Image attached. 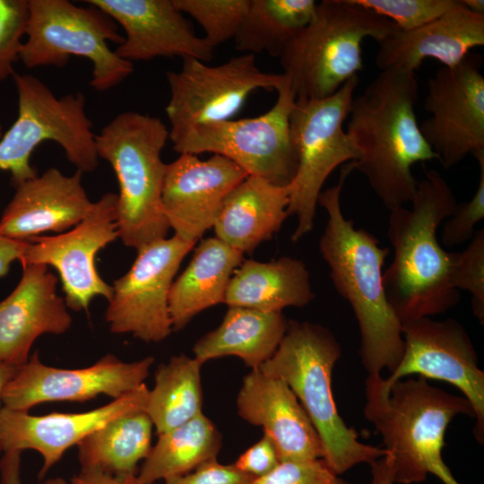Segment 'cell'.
Returning a JSON list of instances; mask_svg holds the SVG:
<instances>
[{
  "label": "cell",
  "instance_id": "47",
  "mask_svg": "<svg viewBox=\"0 0 484 484\" xmlns=\"http://www.w3.org/2000/svg\"><path fill=\"white\" fill-rule=\"evenodd\" d=\"M42 484H67L62 478L48 479Z\"/></svg>",
  "mask_w": 484,
  "mask_h": 484
},
{
  "label": "cell",
  "instance_id": "43",
  "mask_svg": "<svg viewBox=\"0 0 484 484\" xmlns=\"http://www.w3.org/2000/svg\"><path fill=\"white\" fill-rule=\"evenodd\" d=\"M21 451L4 452L0 460L1 484H22Z\"/></svg>",
  "mask_w": 484,
  "mask_h": 484
},
{
  "label": "cell",
  "instance_id": "36",
  "mask_svg": "<svg viewBox=\"0 0 484 484\" xmlns=\"http://www.w3.org/2000/svg\"><path fill=\"white\" fill-rule=\"evenodd\" d=\"M28 0H0V82L14 73L29 21Z\"/></svg>",
  "mask_w": 484,
  "mask_h": 484
},
{
  "label": "cell",
  "instance_id": "18",
  "mask_svg": "<svg viewBox=\"0 0 484 484\" xmlns=\"http://www.w3.org/2000/svg\"><path fill=\"white\" fill-rule=\"evenodd\" d=\"M248 174L219 154L208 160L182 153L167 164L161 205L169 228L180 238L196 243L213 227L225 197Z\"/></svg>",
  "mask_w": 484,
  "mask_h": 484
},
{
  "label": "cell",
  "instance_id": "45",
  "mask_svg": "<svg viewBox=\"0 0 484 484\" xmlns=\"http://www.w3.org/2000/svg\"><path fill=\"white\" fill-rule=\"evenodd\" d=\"M16 371L17 367H11L0 362V394L4 386L13 378ZM1 452H3V450L0 443V453Z\"/></svg>",
  "mask_w": 484,
  "mask_h": 484
},
{
  "label": "cell",
  "instance_id": "40",
  "mask_svg": "<svg viewBox=\"0 0 484 484\" xmlns=\"http://www.w3.org/2000/svg\"><path fill=\"white\" fill-rule=\"evenodd\" d=\"M279 463L275 444L264 431L262 438L246 449L234 465L242 472L258 479L272 472Z\"/></svg>",
  "mask_w": 484,
  "mask_h": 484
},
{
  "label": "cell",
  "instance_id": "44",
  "mask_svg": "<svg viewBox=\"0 0 484 484\" xmlns=\"http://www.w3.org/2000/svg\"><path fill=\"white\" fill-rule=\"evenodd\" d=\"M371 480L369 484H394L389 458L385 455L369 464Z\"/></svg>",
  "mask_w": 484,
  "mask_h": 484
},
{
  "label": "cell",
  "instance_id": "11",
  "mask_svg": "<svg viewBox=\"0 0 484 484\" xmlns=\"http://www.w3.org/2000/svg\"><path fill=\"white\" fill-rule=\"evenodd\" d=\"M276 91L275 104L261 116L200 124L169 133L173 150L179 154H219L235 162L248 176L278 186H290L298 170L290 131L296 95L285 74Z\"/></svg>",
  "mask_w": 484,
  "mask_h": 484
},
{
  "label": "cell",
  "instance_id": "8",
  "mask_svg": "<svg viewBox=\"0 0 484 484\" xmlns=\"http://www.w3.org/2000/svg\"><path fill=\"white\" fill-rule=\"evenodd\" d=\"M18 116L0 139V169L11 173L14 187L37 176L30 165L33 151L43 142L57 143L78 170L99 165L92 123L81 92L56 97L39 78L13 73Z\"/></svg>",
  "mask_w": 484,
  "mask_h": 484
},
{
  "label": "cell",
  "instance_id": "16",
  "mask_svg": "<svg viewBox=\"0 0 484 484\" xmlns=\"http://www.w3.org/2000/svg\"><path fill=\"white\" fill-rule=\"evenodd\" d=\"M404 351L397 367L384 378L386 386L417 374L447 382L471 404L475 414L473 435L484 444V371L463 325L453 318L422 317L402 324Z\"/></svg>",
  "mask_w": 484,
  "mask_h": 484
},
{
  "label": "cell",
  "instance_id": "38",
  "mask_svg": "<svg viewBox=\"0 0 484 484\" xmlns=\"http://www.w3.org/2000/svg\"><path fill=\"white\" fill-rule=\"evenodd\" d=\"M252 484H351L336 474L324 459L284 462Z\"/></svg>",
  "mask_w": 484,
  "mask_h": 484
},
{
  "label": "cell",
  "instance_id": "10",
  "mask_svg": "<svg viewBox=\"0 0 484 484\" xmlns=\"http://www.w3.org/2000/svg\"><path fill=\"white\" fill-rule=\"evenodd\" d=\"M359 82L354 76L335 93L322 99H297L290 117V138L298 170L290 185L288 215L298 220L291 240L297 242L314 227L318 197L330 174L346 161H355L360 151L343 129Z\"/></svg>",
  "mask_w": 484,
  "mask_h": 484
},
{
  "label": "cell",
  "instance_id": "3",
  "mask_svg": "<svg viewBox=\"0 0 484 484\" xmlns=\"http://www.w3.org/2000/svg\"><path fill=\"white\" fill-rule=\"evenodd\" d=\"M411 203V209L390 211L387 237L394 255L383 273L387 300L402 324L445 313L461 298L450 282L452 253L436 234L456 208L452 188L439 172L425 170Z\"/></svg>",
  "mask_w": 484,
  "mask_h": 484
},
{
  "label": "cell",
  "instance_id": "14",
  "mask_svg": "<svg viewBox=\"0 0 484 484\" xmlns=\"http://www.w3.org/2000/svg\"><path fill=\"white\" fill-rule=\"evenodd\" d=\"M117 195L107 193L92 205L87 215L66 232L37 236L28 241L22 265L39 264L57 272L67 307L88 311L91 300L111 298L112 285L99 274L95 265L98 253L118 238Z\"/></svg>",
  "mask_w": 484,
  "mask_h": 484
},
{
  "label": "cell",
  "instance_id": "48",
  "mask_svg": "<svg viewBox=\"0 0 484 484\" xmlns=\"http://www.w3.org/2000/svg\"><path fill=\"white\" fill-rule=\"evenodd\" d=\"M2 136H3V131H2V125H1V122H0V139H1Z\"/></svg>",
  "mask_w": 484,
  "mask_h": 484
},
{
  "label": "cell",
  "instance_id": "20",
  "mask_svg": "<svg viewBox=\"0 0 484 484\" xmlns=\"http://www.w3.org/2000/svg\"><path fill=\"white\" fill-rule=\"evenodd\" d=\"M119 23L124 40L115 53L126 61L191 56L209 62L210 48L194 33L173 0H87Z\"/></svg>",
  "mask_w": 484,
  "mask_h": 484
},
{
  "label": "cell",
  "instance_id": "13",
  "mask_svg": "<svg viewBox=\"0 0 484 484\" xmlns=\"http://www.w3.org/2000/svg\"><path fill=\"white\" fill-rule=\"evenodd\" d=\"M178 72H168L169 133L192 125L232 119L255 90L276 91L284 74L262 72L255 56L243 54L219 65L182 58Z\"/></svg>",
  "mask_w": 484,
  "mask_h": 484
},
{
  "label": "cell",
  "instance_id": "28",
  "mask_svg": "<svg viewBox=\"0 0 484 484\" xmlns=\"http://www.w3.org/2000/svg\"><path fill=\"white\" fill-rule=\"evenodd\" d=\"M281 312L229 307L221 324L193 348L201 363L225 356H236L251 369L259 368L277 350L288 325Z\"/></svg>",
  "mask_w": 484,
  "mask_h": 484
},
{
  "label": "cell",
  "instance_id": "29",
  "mask_svg": "<svg viewBox=\"0 0 484 484\" xmlns=\"http://www.w3.org/2000/svg\"><path fill=\"white\" fill-rule=\"evenodd\" d=\"M152 421L145 411L132 412L108 422L78 445L81 470L110 475L138 473V462L151 450Z\"/></svg>",
  "mask_w": 484,
  "mask_h": 484
},
{
  "label": "cell",
  "instance_id": "42",
  "mask_svg": "<svg viewBox=\"0 0 484 484\" xmlns=\"http://www.w3.org/2000/svg\"><path fill=\"white\" fill-rule=\"evenodd\" d=\"M28 241L10 238L0 232V278L5 276L14 261H21Z\"/></svg>",
  "mask_w": 484,
  "mask_h": 484
},
{
  "label": "cell",
  "instance_id": "22",
  "mask_svg": "<svg viewBox=\"0 0 484 484\" xmlns=\"http://www.w3.org/2000/svg\"><path fill=\"white\" fill-rule=\"evenodd\" d=\"M238 415L261 426L272 438L280 462L323 459L320 436L289 385L259 368L243 378L237 396Z\"/></svg>",
  "mask_w": 484,
  "mask_h": 484
},
{
  "label": "cell",
  "instance_id": "21",
  "mask_svg": "<svg viewBox=\"0 0 484 484\" xmlns=\"http://www.w3.org/2000/svg\"><path fill=\"white\" fill-rule=\"evenodd\" d=\"M14 290L0 301V362L19 367L30 359L34 341L46 333L63 334L73 319L58 279L48 266L29 264Z\"/></svg>",
  "mask_w": 484,
  "mask_h": 484
},
{
  "label": "cell",
  "instance_id": "31",
  "mask_svg": "<svg viewBox=\"0 0 484 484\" xmlns=\"http://www.w3.org/2000/svg\"><path fill=\"white\" fill-rule=\"evenodd\" d=\"M202 365L194 357L181 354L157 367L145 412L158 435L203 412Z\"/></svg>",
  "mask_w": 484,
  "mask_h": 484
},
{
  "label": "cell",
  "instance_id": "37",
  "mask_svg": "<svg viewBox=\"0 0 484 484\" xmlns=\"http://www.w3.org/2000/svg\"><path fill=\"white\" fill-rule=\"evenodd\" d=\"M474 158L480 166L478 187L471 200L457 203L444 224L441 241L448 247L469 242L475 234V226L484 218V152Z\"/></svg>",
  "mask_w": 484,
  "mask_h": 484
},
{
  "label": "cell",
  "instance_id": "41",
  "mask_svg": "<svg viewBox=\"0 0 484 484\" xmlns=\"http://www.w3.org/2000/svg\"><path fill=\"white\" fill-rule=\"evenodd\" d=\"M70 484H142L137 474L110 475L98 470H81L73 475Z\"/></svg>",
  "mask_w": 484,
  "mask_h": 484
},
{
  "label": "cell",
  "instance_id": "6",
  "mask_svg": "<svg viewBox=\"0 0 484 484\" xmlns=\"http://www.w3.org/2000/svg\"><path fill=\"white\" fill-rule=\"evenodd\" d=\"M169 133L160 118L125 111L95 134L97 155L110 164L118 182V238L136 251L165 238L169 229L161 205L167 164L160 158Z\"/></svg>",
  "mask_w": 484,
  "mask_h": 484
},
{
  "label": "cell",
  "instance_id": "15",
  "mask_svg": "<svg viewBox=\"0 0 484 484\" xmlns=\"http://www.w3.org/2000/svg\"><path fill=\"white\" fill-rule=\"evenodd\" d=\"M424 110L430 114L420 132L445 168L484 152V77L480 62L468 55L439 69L428 82Z\"/></svg>",
  "mask_w": 484,
  "mask_h": 484
},
{
  "label": "cell",
  "instance_id": "24",
  "mask_svg": "<svg viewBox=\"0 0 484 484\" xmlns=\"http://www.w3.org/2000/svg\"><path fill=\"white\" fill-rule=\"evenodd\" d=\"M377 43L376 65L380 71L394 68L416 73L428 57L452 67L471 49L484 45V15L471 12L459 0L438 18L414 30H400Z\"/></svg>",
  "mask_w": 484,
  "mask_h": 484
},
{
  "label": "cell",
  "instance_id": "19",
  "mask_svg": "<svg viewBox=\"0 0 484 484\" xmlns=\"http://www.w3.org/2000/svg\"><path fill=\"white\" fill-rule=\"evenodd\" d=\"M149 389L145 384L106 405L78 413L53 412L30 415L29 411L0 408V443L3 452L32 449L39 453L42 480L67 449L118 417L145 411Z\"/></svg>",
  "mask_w": 484,
  "mask_h": 484
},
{
  "label": "cell",
  "instance_id": "30",
  "mask_svg": "<svg viewBox=\"0 0 484 484\" xmlns=\"http://www.w3.org/2000/svg\"><path fill=\"white\" fill-rule=\"evenodd\" d=\"M158 436L156 445L138 471L142 484L186 474L216 459L221 447L220 433L203 412Z\"/></svg>",
  "mask_w": 484,
  "mask_h": 484
},
{
  "label": "cell",
  "instance_id": "32",
  "mask_svg": "<svg viewBox=\"0 0 484 484\" xmlns=\"http://www.w3.org/2000/svg\"><path fill=\"white\" fill-rule=\"evenodd\" d=\"M316 6L314 0H251L234 39L236 49L280 56L289 40L313 20Z\"/></svg>",
  "mask_w": 484,
  "mask_h": 484
},
{
  "label": "cell",
  "instance_id": "7",
  "mask_svg": "<svg viewBox=\"0 0 484 484\" xmlns=\"http://www.w3.org/2000/svg\"><path fill=\"white\" fill-rule=\"evenodd\" d=\"M400 30L391 20L352 0H323L308 25L283 48L280 62L297 99L335 93L363 68L362 42Z\"/></svg>",
  "mask_w": 484,
  "mask_h": 484
},
{
  "label": "cell",
  "instance_id": "5",
  "mask_svg": "<svg viewBox=\"0 0 484 484\" xmlns=\"http://www.w3.org/2000/svg\"><path fill=\"white\" fill-rule=\"evenodd\" d=\"M341 355L340 343L326 327L289 320L272 356L260 366L264 374L283 380L310 418L324 450L323 459L338 475L359 463L386 455L384 448L363 444L341 419L332 390L333 369Z\"/></svg>",
  "mask_w": 484,
  "mask_h": 484
},
{
  "label": "cell",
  "instance_id": "27",
  "mask_svg": "<svg viewBox=\"0 0 484 484\" xmlns=\"http://www.w3.org/2000/svg\"><path fill=\"white\" fill-rule=\"evenodd\" d=\"M314 298L305 264L282 256L270 262L243 260L230 278L223 303L229 307L281 312L289 307H303Z\"/></svg>",
  "mask_w": 484,
  "mask_h": 484
},
{
  "label": "cell",
  "instance_id": "39",
  "mask_svg": "<svg viewBox=\"0 0 484 484\" xmlns=\"http://www.w3.org/2000/svg\"><path fill=\"white\" fill-rule=\"evenodd\" d=\"M254 480L234 464H221L214 459L186 474L166 479L163 484H252Z\"/></svg>",
  "mask_w": 484,
  "mask_h": 484
},
{
  "label": "cell",
  "instance_id": "12",
  "mask_svg": "<svg viewBox=\"0 0 484 484\" xmlns=\"http://www.w3.org/2000/svg\"><path fill=\"white\" fill-rule=\"evenodd\" d=\"M195 243L174 235L139 250L130 269L114 281L105 320L113 333H130L150 343L173 331L169 294L184 257Z\"/></svg>",
  "mask_w": 484,
  "mask_h": 484
},
{
  "label": "cell",
  "instance_id": "46",
  "mask_svg": "<svg viewBox=\"0 0 484 484\" xmlns=\"http://www.w3.org/2000/svg\"><path fill=\"white\" fill-rule=\"evenodd\" d=\"M463 4L471 12L484 15V1L483 0H462Z\"/></svg>",
  "mask_w": 484,
  "mask_h": 484
},
{
  "label": "cell",
  "instance_id": "4",
  "mask_svg": "<svg viewBox=\"0 0 484 484\" xmlns=\"http://www.w3.org/2000/svg\"><path fill=\"white\" fill-rule=\"evenodd\" d=\"M365 418L381 435L394 484H417L428 474L444 484H461L443 460L448 425L465 415L470 402L431 385L422 376L400 379L389 387L380 374L365 381Z\"/></svg>",
  "mask_w": 484,
  "mask_h": 484
},
{
  "label": "cell",
  "instance_id": "9",
  "mask_svg": "<svg viewBox=\"0 0 484 484\" xmlns=\"http://www.w3.org/2000/svg\"><path fill=\"white\" fill-rule=\"evenodd\" d=\"M27 39L20 60L27 68L65 66L72 56L92 62L90 85L108 91L127 78L133 63L122 59L108 42L121 44L117 22L100 9L82 7L67 0H28Z\"/></svg>",
  "mask_w": 484,
  "mask_h": 484
},
{
  "label": "cell",
  "instance_id": "35",
  "mask_svg": "<svg viewBox=\"0 0 484 484\" xmlns=\"http://www.w3.org/2000/svg\"><path fill=\"white\" fill-rule=\"evenodd\" d=\"M391 20L401 30L419 28L454 8L459 0H352Z\"/></svg>",
  "mask_w": 484,
  "mask_h": 484
},
{
  "label": "cell",
  "instance_id": "25",
  "mask_svg": "<svg viewBox=\"0 0 484 484\" xmlns=\"http://www.w3.org/2000/svg\"><path fill=\"white\" fill-rule=\"evenodd\" d=\"M290 187L247 176L225 197L213 224L216 238L252 253L279 231L289 216Z\"/></svg>",
  "mask_w": 484,
  "mask_h": 484
},
{
  "label": "cell",
  "instance_id": "26",
  "mask_svg": "<svg viewBox=\"0 0 484 484\" xmlns=\"http://www.w3.org/2000/svg\"><path fill=\"white\" fill-rule=\"evenodd\" d=\"M243 255L216 237L201 240L189 264L170 287L169 310L173 331L185 328L204 309L223 303Z\"/></svg>",
  "mask_w": 484,
  "mask_h": 484
},
{
  "label": "cell",
  "instance_id": "23",
  "mask_svg": "<svg viewBox=\"0 0 484 484\" xmlns=\"http://www.w3.org/2000/svg\"><path fill=\"white\" fill-rule=\"evenodd\" d=\"M82 176L78 169L66 176L50 168L16 186L0 218V232L29 241L46 231L59 233L76 226L93 203L82 185Z\"/></svg>",
  "mask_w": 484,
  "mask_h": 484
},
{
  "label": "cell",
  "instance_id": "34",
  "mask_svg": "<svg viewBox=\"0 0 484 484\" xmlns=\"http://www.w3.org/2000/svg\"><path fill=\"white\" fill-rule=\"evenodd\" d=\"M450 282L456 290L471 296L472 314L484 323V229H478L461 252H452Z\"/></svg>",
  "mask_w": 484,
  "mask_h": 484
},
{
  "label": "cell",
  "instance_id": "17",
  "mask_svg": "<svg viewBox=\"0 0 484 484\" xmlns=\"http://www.w3.org/2000/svg\"><path fill=\"white\" fill-rule=\"evenodd\" d=\"M150 356L124 362L107 354L83 368H58L44 364L34 351L4 386L0 399L12 410L29 411L50 402H83L102 394L117 399L144 384L154 363Z\"/></svg>",
  "mask_w": 484,
  "mask_h": 484
},
{
  "label": "cell",
  "instance_id": "1",
  "mask_svg": "<svg viewBox=\"0 0 484 484\" xmlns=\"http://www.w3.org/2000/svg\"><path fill=\"white\" fill-rule=\"evenodd\" d=\"M351 171L350 161L341 167L338 183L319 194L318 204L327 213L319 250L337 292L350 303L358 322L362 366L368 375L384 369L390 374L404 351L402 324L387 300L383 283V265L390 250L380 246L368 231L356 229L343 215L341 193Z\"/></svg>",
  "mask_w": 484,
  "mask_h": 484
},
{
  "label": "cell",
  "instance_id": "33",
  "mask_svg": "<svg viewBox=\"0 0 484 484\" xmlns=\"http://www.w3.org/2000/svg\"><path fill=\"white\" fill-rule=\"evenodd\" d=\"M183 13L195 20L204 31L203 42L212 49L235 39L251 0H173Z\"/></svg>",
  "mask_w": 484,
  "mask_h": 484
},
{
  "label": "cell",
  "instance_id": "2",
  "mask_svg": "<svg viewBox=\"0 0 484 484\" xmlns=\"http://www.w3.org/2000/svg\"><path fill=\"white\" fill-rule=\"evenodd\" d=\"M416 73L388 68L380 71L351 101L347 133L360 151L351 161L389 210L411 202L418 180L411 167L437 160L423 137L415 112Z\"/></svg>",
  "mask_w": 484,
  "mask_h": 484
}]
</instances>
